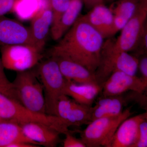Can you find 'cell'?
<instances>
[{
    "label": "cell",
    "instance_id": "obj_24",
    "mask_svg": "<svg viewBox=\"0 0 147 147\" xmlns=\"http://www.w3.org/2000/svg\"><path fill=\"white\" fill-rule=\"evenodd\" d=\"M4 69L0 58V93L17 100L13 82H11L7 79Z\"/></svg>",
    "mask_w": 147,
    "mask_h": 147
},
{
    "label": "cell",
    "instance_id": "obj_25",
    "mask_svg": "<svg viewBox=\"0 0 147 147\" xmlns=\"http://www.w3.org/2000/svg\"><path fill=\"white\" fill-rule=\"evenodd\" d=\"M53 10V25L57 22L61 16L68 9L71 0H49Z\"/></svg>",
    "mask_w": 147,
    "mask_h": 147
},
{
    "label": "cell",
    "instance_id": "obj_19",
    "mask_svg": "<svg viewBox=\"0 0 147 147\" xmlns=\"http://www.w3.org/2000/svg\"><path fill=\"white\" fill-rule=\"evenodd\" d=\"M139 0H117L109 7L113 15V36L120 31L134 15Z\"/></svg>",
    "mask_w": 147,
    "mask_h": 147
},
{
    "label": "cell",
    "instance_id": "obj_6",
    "mask_svg": "<svg viewBox=\"0 0 147 147\" xmlns=\"http://www.w3.org/2000/svg\"><path fill=\"white\" fill-rule=\"evenodd\" d=\"M133 114L130 108L116 117L92 121L81 132V139L88 147H109L116 130L123 121Z\"/></svg>",
    "mask_w": 147,
    "mask_h": 147
},
{
    "label": "cell",
    "instance_id": "obj_11",
    "mask_svg": "<svg viewBox=\"0 0 147 147\" xmlns=\"http://www.w3.org/2000/svg\"><path fill=\"white\" fill-rule=\"evenodd\" d=\"M53 14L49 0H44L42 8L31 20L30 29L37 48L42 51L53 25Z\"/></svg>",
    "mask_w": 147,
    "mask_h": 147
},
{
    "label": "cell",
    "instance_id": "obj_14",
    "mask_svg": "<svg viewBox=\"0 0 147 147\" xmlns=\"http://www.w3.org/2000/svg\"><path fill=\"white\" fill-rule=\"evenodd\" d=\"M83 16L104 39L113 37V15L109 7L105 4L94 7Z\"/></svg>",
    "mask_w": 147,
    "mask_h": 147
},
{
    "label": "cell",
    "instance_id": "obj_27",
    "mask_svg": "<svg viewBox=\"0 0 147 147\" xmlns=\"http://www.w3.org/2000/svg\"><path fill=\"white\" fill-rule=\"evenodd\" d=\"M133 147H147V121L145 118L139 124L138 139Z\"/></svg>",
    "mask_w": 147,
    "mask_h": 147
},
{
    "label": "cell",
    "instance_id": "obj_18",
    "mask_svg": "<svg viewBox=\"0 0 147 147\" xmlns=\"http://www.w3.org/2000/svg\"><path fill=\"white\" fill-rule=\"evenodd\" d=\"M84 3L82 0H71L68 9L50 29L51 36L55 40H60L81 15Z\"/></svg>",
    "mask_w": 147,
    "mask_h": 147
},
{
    "label": "cell",
    "instance_id": "obj_5",
    "mask_svg": "<svg viewBox=\"0 0 147 147\" xmlns=\"http://www.w3.org/2000/svg\"><path fill=\"white\" fill-rule=\"evenodd\" d=\"M36 73L44 90L46 114L55 116L57 102L64 94L66 80L53 57L40 63Z\"/></svg>",
    "mask_w": 147,
    "mask_h": 147
},
{
    "label": "cell",
    "instance_id": "obj_8",
    "mask_svg": "<svg viewBox=\"0 0 147 147\" xmlns=\"http://www.w3.org/2000/svg\"><path fill=\"white\" fill-rule=\"evenodd\" d=\"M147 16V5L139 3L134 15L115 38H110L112 47L117 51L134 52L139 45Z\"/></svg>",
    "mask_w": 147,
    "mask_h": 147
},
{
    "label": "cell",
    "instance_id": "obj_23",
    "mask_svg": "<svg viewBox=\"0 0 147 147\" xmlns=\"http://www.w3.org/2000/svg\"><path fill=\"white\" fill-rule=\"evenodd\" d=\"M74 101L66 95L63 94L59 98L57 102L55 116L59 118L66 124V120L73 107Z\"/></svg>",
    "mask_w": 147,
    "mask_h": 147
},
{
    "label": "cell",
    "instance_id": "obj_4",
    "mask_svg": "<svg viewBox=\"0 0 147 147\" xmlns=\"http://www.w3.org/2000/svg\"><path fill=\"white\" fill-rule=\"evenodd\" d=\"M38 77L31 69L17 72L13 82L16 99L32 112L47 114L44 90Z\"/></svg>",
    "mask_w": 147,
    "mask_h": 147
},
{
    "label": "cell",
    "instance_id": "obj_16",
    "mask_svg": "<svg viewBox=\"0 0 147 147\" xmlns=\"http://www.w3.org/2000/svg\"><path fill=\"white\" fill-rule=\"evenodd\" d=\"M55 58L66 81L77 84H98L94 74L84 66L66 59Z\"/></svg>",
    "mask_w": 147,
    "mask_h": 147
},
{
    "label": "cell",
    "instance_id": "obj_7",
    "mask_svg": "<svg viewBox=\"0 0 147 147\" xmlns=\"http://www.w3.org/2000/svg\"><path fill=\"white\" fill-rule=\"evenodd\" d=\"M0 52L5 68L16 72L31 69L43 57L42 51L28 44L0 46Z\"/></svg>",
    "mask_w": 147,
    "mask_h": 147
},
{
    "label": "cell",
    "instance_id": "obj_28",
    "mask_svg": "<svg viewBox=\"0 0 147 147\" xmlns=\"http://www.w3.org/2000/svg\"><path fill=\"white\" fill-rule=\"evenodd\" d=\"M65 137L63 141L64 147H86L82 139L74 137L70 131L66 132Z\"/></svg>",
    "mask_w": 147,
    "mask_h": 147
},
{
    "label": "cell",
    "instance_id": "obj_17",
    "mask_svg": "<svg viewBox=\"0 0 147 147\" xmlns=\"http://www.w3.org/2000/svg\"><path fill=\"white\" fill-rule=\"evenodd\" d=\"M126 98L121 95L101 96L91 106V121L103 117H116L123 112Z\"/></svg>",
    "mask_w": 147,
    "mask_h": 147
},
{
    "label": "cell",
    "instance_id": "obj_31",
    "mask_svg": "<svg viewBox=\"0 0 147 147\" xmlns=\"http://www.w3.org/2000/svg\"><path fill=\"white\" fill-rule=\"evenodd\" d=\"M84 5L88 10H89L96 6L105 4L104 0H82Z\"/></svg>",
    "mask_w": 147,
    "mask_h": 147
},
{
    "label": "cell",
    "instance_id": "obj_30",
    "mask_svg": "<svg viewBox=\"0 0 147 147\" xmlns=\"http://www.w3.org/2000/svg\"><path fill=\"white\" fill-rule=\"evenodd\" d=\"M15 0H0V16L11 11Z\"/></svg>",
    "mask_w": 147,
    "mask_h": 147
},
{
    "label": "cell",
    "instance_id": "obj_22",
    "mask_svg": "<svg viewBox=\"0 0 147 147\" xmlns=\"http://www.w3.org/2000/svg\"><path fill=\"white\" fill-rule=\"evenodd\" d=\"M91 106L83 105L74 101L69 113L66 123L67 126H80L88 124L91 122Z\"/></svg>",
    "mask_w": 147,
    "mask_h": 147
},
{
    "label": "cell",
    "instance_id": "obj_29",
    "mask_svg": "<svg viewBox=\"0 0 147 147\" xmlns=\"http://www.w3.org/2000/svg\"><path fill=\"white\" fill-rule=\"evenodd\" d=\"M139 59V70L141 72L142 77L147 91V55H141Z\"/></svg>",
    "mask_w": 147,
    "mask_h": 147
},
{
    "label": "cell",
    "instance_id": "obj_1",
    "mask_svg": "<svg viewBox=\"0 0 147 147\" xmlns=\"http://www.w3.org/2000/svg\"><path fill=\"white\" fill-rule=\"evenodd\" d=\"M80 15L73 26L51 50L52 57L80 64L94 74L100 63L104 40Z\"/></svg>",
    "mask_w": 147,
    "mask_h": 147
},
{
    "label": "cell",
    "instance_id": "obj_26",
    "mask_svg": "<svg viewBox=\"0 0 147 147\" xmlns=\"http://www.w3.org/2000/svg\"><path fill=\"white\" fill-rule=\"evenodd\" d=\"M134 52V55L138 57L141 55H147V16L144 24L139 45Z\"/></svg>",
    "mask_w": 147,
    "mask_h": 147
},
{
    "label": "cell",
    "instance_id": "obj_13",
    "mask_svg": "<svg viewBox=\"0 0 147 147\" xmlns=\"http://www.w3.org/2000/svg\"><path fill=\"white\" fill-rule=\"evenodd\" d=\"M20 125L26 137L38 146L56 147L59 143L61 133L45 124L32 122Z\"/></svg>",
    "mask_w": 147,
    "mask_h": 147
},
{
    "label": "cell",
    "instance_id": "obj_21",
    "mask_svg": "<svg viewBox=\"0 0 147 147\" xmlns=\"http://www.w3.org/2000/svg\"><path fill=\"white\" fill-rule=\"evenodd\" d=\"M44 0H15L12 11L19 20L31 21L42 8Z\"/></svg>",
    "mask_w": 147,
    "mask_h": 147
},
{
    "label": "cell",
    "instance_id": "obj_9",
    "mask_svg": "<svg viewBox=\"0 0 147 147\" xmlns=\"http://www.w3.org/2000/svg\"><path fill=\"white\" fill-rule=\"evenodd\" d=\"M142 93L146 91L142 77L117 71L112 74L102 85V96L121 95L129 91Z\"/></svg>",
    "mask_w": 147,
    "mask_h": 147
},
{
    "label": "cell",
    "instance_id": "obj_15",
    "mask_svg": "<svg viewBox=\"0 0 147 147\" xmlns=\"http://www.w3.org/2000/svg\"><path fill=\"white\" fill-rule=\"evenodd\" d=\"M101 90L102 86L98 84H77L67 81L64 94L76 102L92 106Z\"/></svg>",
    "mask_w": 147,
    "mask_h": 147
},
{
    "label": "cell",
    "instance_id": "obj_33",
    "mask_svg": "<svg viewBox=\"0 0 147 147\" xmlns=\"http://www.w3.org/2000/svg\"><path fill=\"white\" fill-rule=\"evenodd\" d=\"M139 3L147 5V0H139Z\"/></svg>",
    "mask_w": 147,
    "mask_h": 147
},
{
    "label": "cell",
    "instance_id": "obj_10",
    "mask_svg": "<svg viewBox=\"0 0 147 147\" xmlns=\"http://www.w3.org/2000/svg\"><path fill=\"white\" fill-rule=\"evenodd\" d=\"M18 44L36 47L30 28L15 19L0 16V46Z\"/></svg>",
    "mask_w": 147,
    "mask_h": 147
},
{
    "label": "cell",
    "instance_id": "obj_34",
    "mask_svg": "<svg viewBox=\"0 0 147 147\" xmlns=\"http://www.w3.org/2000/svg\"><path fill=\"white\" fill-rule=\"evenodd\" d=\"M2 121H5L3 120L1 118H0V122Z\"/></svg>",
    "mask_w": 147,
    "mask_h": 147
},
{
    "label": "cell",
    "instance_id": "obj_20",
    "mask_svg": "<svg viewBox=\"0 0 147 147\" xmlns=\"http://www.w3.org/2000/svg\"><path fill=\"white\" fill-rule=\"evenodd\" d=\"M18 142L38 145L26 137L19 124L8 121L0 122V147H9Z\"/></svg>",
    "mask_w": 147,
    "mask_h": 147
},
{
    "label": "cell",
    "instance_id": "obj_32",
    "mask_svg": "<svg viewBox=\"0 0 147 147\" xmlns=\"http://www.w3.org/2000/svg\"><path fill=\"white\" fill-rule=\"evenodd\" d=\"M116 1H117V0H104V3L105 4L106 3H111Z\"/></svg>",
    "mask_w": 147,
    "mask_h": 147
},
{
    "label": "cell",
    "instance_id": "obj_3",
    "mask_svg": "<svg viewBox=\"0 0 147 147\" xmlns=\"http://www.w3.org/2000/svg\"><path fill=\"white\" fill-rule=\"evenodd\" d=\"M0 118L19 125L32 122L41 123L52 127L61 134H65L69 130L68 126L57 116L32 112L17 100L1 93Z\"/></svg>",
    "mask_w": 147,
    "mask_h": 147
},
{
    "label": "cell",
    "instance_id": "obj_2",
    "mask_svg": "<svg viewBox=\"0 0 147 147\" xmlns=\"http://www.w3.org/2000/svg\"><path fill=\"white\" fill-rule=\"evenodd\" d=\"M139 66V57L128 52L115 50L110 38H107L103 42L100 63L95 72L96 82L102 86L110 75L117 71L136 76Z\"/></svg>",
    "mask_w": 147,
    "mask_h": 147
},
{
    "label": "cell",
    "instance_id": "obj_12",
    "mask_svg": "<svg viewBox=\"0 0 147 147\" xmlns=\"http://www.w3.org/2000/svg\"><path fill=\"white\" fill-rule=\"evenodd\" d=\"M147 114V111L123 121L116 130L109 147H133L138 139L139 124Z\"/></svg>",
    "mask_w": 147,
    "mask_h": 147
}]
</instances>
